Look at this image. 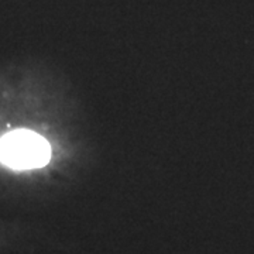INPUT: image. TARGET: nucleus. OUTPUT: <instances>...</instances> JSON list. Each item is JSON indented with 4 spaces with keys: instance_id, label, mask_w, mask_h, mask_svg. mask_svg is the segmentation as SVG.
<instances>
[{
    "instance_id": "1",
    "label": "nucleus",
    "mask_w": 254,
    "mask_h": 254,
    "mask_svg": "<svg viewBox=\"0 0 254 254\" xmlns=\"http://www.w3.org/2000/svg\"><path fill=\"white\" fill-rule=\"evenodd\" d=\"M50 158L48 141L30 130H16L0 138V163L10 168H40L48 164Z\"/></svg>"
}]
</instances>
